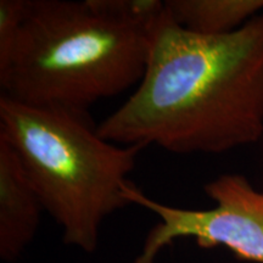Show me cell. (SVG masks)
Returning a JSON list of instances; mask_svg holds the SVG:
<instances>
[{"label":"cell","mask_w":263,"mask_h":263,"mask_svg":"<svg viewBox=\"0 0 263 263\" xmlns=\"http://www.w3.org/2000/svg\"><path fill=\"white\" fill-rule=\"evenodd\" d=\"M118 145L223 154L263 137V12L234 32L202 35L164 9L150 29L145 72L98 126Z\"/></svg>","instance_id":"6da1fadb"},{"label":"cell","mask_w":263,"mask_h":263,"mask_svg":"<svg viewBox=\"0 0 263 263\" xmlns=\"http://www.w3.org/2000/svg\"><path fill=\"white\" fill-rule=\"evenodd\" d=\"M151 27L107 17L90 0H28L14 54L0 73V95L88 114L140 83Z\"/></svg>","instance_id":"7a4b0ae2"},{"label":"cell","mask_w":263,"mask_h":263,"mask_svg":"<svg viewBox=\"0 0 263 263\" xmlns=\"http://www.w3.org/2000/svg\"><path fill=\"white\" fill-rule=\"evenodd\" d=\"M0 139L17 154L65 244L94 252L104 219L129 206L123 186L145 146L104 139L89 114L32 106L4 95Z\"/></svg>","instance_id":"3957f363"},{"label":"cell","mask_w":263,"mask_h":263,"mask_svg":"<svg viewBox=\"0 0 263 263\" xmlns=\"http://www.w3.org/2000/svg\"><path fill=\"white\" fill-rule=\"evenodd\" d=\"M205 193L216 205L192 210L156 201L130 180L123 186L129 205L159 217L136 263H154L166 246L185 238L202 249L222 246L241 261L263 263V190L254 188L241 174H222L206 184Z\"/></svg>","instance_id":"277c9868"},{"label":"cell","mask_w":263,"mask_h":263,"mask_svg":"<svg viewBox=\"0 0 263 263\" xmlns=\"http://www.w3.org/2000/svg\"><path fill=\"white\" fill-rule=\"evenodd\" d=\"M44 209L15 150L0 139V256L15 261L37 232Z\"/></svg>","instance_id":"5b68a950"},{"label":"cell","mask_w":263,"mask_h":263,"mask_svg":"<svg viewBox=\"0 0 263 263\" xmlns=\"http://www.w3.org/2000/svg\"><path fill=\"white\" fill-rule=\"evenodd\" d=\"M164 4L177 24L202 35L234 32L263 12V0H166Z\"/></svg>","instance_id":"8992f818"},{"label":"cell","mask_w":263,"mask_h":263,"mask_svg":"<svg viewBox=\"0 0 263 263\" xmlns=\"http://www.w3.org/2000/svg\"><path fill=\"white\" fill-rule=\"evenodd\" d=\"M90 4L107 17L143 27H151L166 9L161 0H90Z\"/></svg>","instance_id":"52a82bcc"},{"label":"cell","mask_w":263,"mask_h":263,"mask_svg":"<svg viewBox=\"0 0 263 263\" xmlns=\"http://www.w3.org/2000/svg\"><path fill=\"white\" fill-rule=\"evenodd\" d=\"M28 0L0 2V73L10 64L27 12Z\"/></svg>","instance_id":"ba28073f"}]
</instances>
